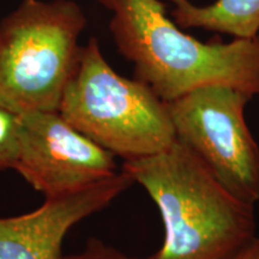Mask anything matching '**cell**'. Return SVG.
Returning <instances> with one entry per match:
<instances>
[{
    "mask_svg": "<svg viewBox=\"0 0 259 259\" xmlns=\"http://www.w3.org/2000/svg\"><path fill=\"white\" fill-rule=\"evenodd\" d=\"M112 12L109 30L135 78L164 102L209 85L259 96V35L202 42L166 16L158 0H95Z\"/></svg>",
    "mask_w": 259,
    "mask_h": 259,
    "instance_id": "obj_1",
    "label": "cell"
},
{
    "mask_svg": "<svg viewBox=\"0 0 259 259\" xmlns=\"http://www.w3.org/2000/svg\"><path fill=\"white\" fill-rule=\"evenodd\" d=\"M154 200L164 226L148 259H234L257 236L254 205L232 194L179 141L121 167Z\"/></svg>",
    "mask_w": 259,
    "mask_h": 259,
    "instance_id": "obj_2",
    "label": "cell"
},
{
    "mask_svg": "<svg viewBox=\"0 0 259 259\" xmlns=\"http://www.w3.org/2000/svg\"><path fill=\"white\" fill-rule=\"evenodd\" d=\"M59 113L124 161L166 150L177 141L167 102L147 84L116 73L92 37L80 48Z\"/></svg>",
    "mask_w": 259,
    "mask_h": 259,
    "instance_id": "obj_3",
    "label": "cell"
},
{
    "mask_svg": "<svg viewBox=\"0 0 259 259\" xmlns=\"http://www.w3.org/2000/svg\"><path fill=\"white\" fill-rule=\"evenodd\" d=\"M87 19L71 0H24L0 22V105L10 111L59 112L80 53Z\"/></svg>",
    "mask_w": 259,
    "mask_h": 259,
    "instance_id": "obj_4",
    "label": "cell"
},
{
    "mask_svg": "<svg viewBox=\"0 0 259 259\" xmlns=\"http://www.w3.org/2000/svg\"><path fill=\"white\" fill-rule=\"evenodd\" d=\"M247 94L209 85L167 102L177 141L239 199L259 202V145L245 120Z\"/></svg>",
    "mask_w": 259,
    "mask_h": 259,
    "instance_id": "obj_5",
    "label": "cell"
},
{
    "mask_svg": "<svg viewBox=\"0 0 259 259\" xmlns=\"http://www.w3.org/2000/svg\"><path fill=\"white\" fill-rule=\"evenodd\" d=\"M115 157L59 112L21 114L14 169L46 198L76 192L112 177L119 171Z\"/></svg>",
    "mask_w": 259,
    "mask_h": 259,
    "instance_id": "obj_6",
    "label": "cell"
},
{
    "mask_svg": "<svg viewBox=\"0 0 259 259\" xmlns=\"http://www.w3.org/2000/svg\"><path fill=\"white\" fill-rule=\"evenodd\" d=\"M135 184L120 169L85 189L46 198L35 211L0 219V259H60L67 232Z\"/></svg>",
    "mask_w": 259,
    "mask_h": 259,
    "instance_id": "obj_7",
    "label": "cell"
},
{
    "mask_svg": "<svg viewBox=\"0 0 259 259\" xmlns=\"http://www.w3.org/2000/svg\"><path fill=\"white\" fill-rule=\"evenodd\" d=\"M171 2V17L183 29L197 28L240 38L259 35V0H213L204 6L190 0Z\"/></svg>",
    "mask_w": 259,
    "mask_h": 259,
    "instance_id": "obj_8",
    "label": "cell"
},
{
    "mask_svg": "<svg viewBox=\"0 0 259 259\" xmlns=\"http://www.w3.org/2000/svg\"><path fill=\"white\" fill-rule=\"evenodd\" d=\"M21 114L0 105V171L14 169L18 154Z\"/></svg>",
    "mask_w": 259,
    "mask_h": 259,
    "instance_id": "obj_9",
    "label": "cell"
},
{
    "mask_svg": "<svg viewBox=\"0 0 259 259\" xmlns=\"http://www.w3.org/2000/svg\"><path fill=\"white\" fill-rule=\"evenodd\" d=\"M60 259H142L126 255L122 252L118 251L112 246L106 245L105 242L90 239L85 247L78 253L69 255H61ZM148 259V258H145Z\"/></svg>",
    "mask_w": 259,
    "mask_h": 259,
    "instance_id": "obj_10",
    "label": "cell"
},
{
    "mask_svg": "<svg viewBox=\"0 0 259 259\" xmlns=\"http://www.w3.org/2000/svg\"><path fill=\"white\" fill-rule=\"evenodd\" d=\"M234 259H259V235L255 236L254 240Z\"/></svg>",
    "mask_w": 259,
    "mask_h": 259,
    "instance_id": "obj_11",
    "label": "cell"
}]
</instances>
